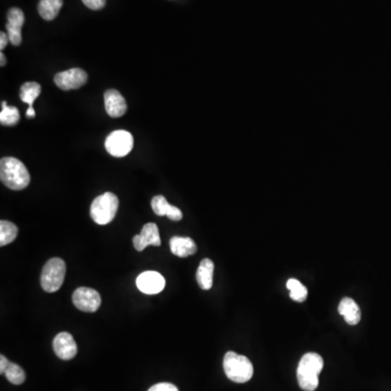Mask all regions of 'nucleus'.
<instances>
[{
	"mask_svg": "<svg viewBox=\"0 0 391 391\" xmlns=\"http://www.w3.org/2000/svg\"><path fill=\"white\" fill-rule=\"evenodd\" d=\"M0 180L12 191H22L31 182V175L26 165L17 158L6 157L0 161Z\"/></svg>",
	"mask_w": 391,
	"mask_h": 391,
	"instance_id": "obj_1",
	"label": "nucleus"
},
{
	"mask_svg": "<svg viewBox=\"0 0 391 391\" xmlns=\"http://www.w3.org/2000/svg\"><path fill=\"white\" fill-rule=\"evenodd\" d=\"M324 361L318 353H305L297 368V379L300 388L314 391L318 386V375L322 372Z\"/></svg>",
	"mask_w": 391,
	"mask_h": 391,
	"instance_id": "obj_2",
	"label": "nucleus"
},
{
	"mask_svg": "<svg viewBox=\"0 0 391 391\" xmlns=\"http://www.w3.org/2000/svg\"><path fill=\"white\" fill-rule=\"evenodd\" d=\"M223 368L227 379L234 383H247L254 375V365L251 361L233 351H229L224 356Z\"/></svg>",
	"mask_w": 391,
	"mask_h": 391,
	"instance_id": "obj_3",
	"label": "nucleus"
},
{
	"mask_svg": "<svg viewBox=\"0 0 391 391\" xmlns=\"http://www.w3.org/2000/svg\"><path fill=\"white\" fill-rule=\"evenodd\" d=\"M119 209V199L113 193H104L98 196L90 206V216L95 223L99 225L109 224L115 219Z\"/></svg>",
	"mask_w": 391,
	"mask_h": 391,
	"instance_id": "obj_4",
	"label": "nucleus"
},
{
	"mask_svg": "<svg viewBox=\"0 0 391 391\" xmlns=\"http://www.w3.org/2000/svg\"><path fill=\"white\" fill-rule=\"evenodd\" d=\"M66 267L64 260L53 258L44 265L41 272V287L47 292H56L61 288L66 277Z\"/></svg>",
	"mask_w": 391,
	"mask_h": 391,
	"instance_id": "obj_5",
	"label": "nucleus"
},
{
	"mask_svg": "<svg viewBox=\"0 0 391 391\" xmlns=\"http://www.w3.org/2000/svg\"><path fill=\"white\" fill-rule=\"evenodd\" d=\"M133 147H134V138L127 131H115L106 140V149L113 157H125L132 151Z\"/></svg>",
	"mask_w": 391,
	"mask_h": 391,
	"instance_id": "obj_6",
	"label": "nucleus"
},
{
	"mask_svg": "<svg viewBox=\"0 0 391 391\" xmlns=\"http://www.w3.org/2000/svg\"><path fill=\"white\" fill-rule=\"evenodd\" d=\"M74 305L83 312H96L102 305L99 292L93 288L79 287L72 296Z\"/></svg>",
	"mask_w": 391,
	"mask_h": 391,
	"instance_id": "obj_7",
	"label": "nucleus"
},
{
	"mask_svg": "<svg viewBox=\"0 0 391 391\" xmlns=\"http://www.w3.org/2000/svg\"><path fill=\"white\" fill-rule=\"evenodd\" d=\"M87 73L79 68L60 72L55 77V83L62 90H72V89L81 88L86 84Z\"/></svg>",
	"mask_w": 391,
	"mask_h": 391,
	"instance_id": "obj_8",
	"label": "nucleus"
},
{
	"mask_svg": "<svg viewBox=\"0 0 391 391\" xmlns=\"http://www.w3.org/2000/svg\"><path fill=\"white\" fill-rule=\"evenodd\" d=\"M138 289L146 295H157L165 287L164 277L155 271L142 273L136 280Z\"/></svg>",
	"mask_w": 391,
	"mask_h": 391,
	"instance_id": "obj_9",
	"label": "nucleus"
},
{
	"mask_svg": "<svg viewBox=\"0 0 391 391\" xmlns=\"http://www.w3.org/2000/svg\"><path fill=\"white\" fill-rule=\"evenodd\" d=\"M133 245L137 251L145 250L148 246L159 247L161 245L160 234L157 224L147 223L144 225L140 235H135Z\"/></svg>",
	"mask_w": 391,
	"mask_h": 391,
	"instance_id": "obj_10",
	"label": "nucleus"
},
{
	"mask_svg": "<svg viewBox=\"0 0 391 391\" xmlns=\"http://www.w3.org/2000/svg\"><path fill=\"white\" fill-rule=\"evenodd\" d=\"M54 351L61 360L69 361L77 356V345L71 334L62 332L54 339Z\"/></svg>",
	"mask_w": 391,
	"mask_h": 391,
	"instance_id": "obj_11",
	"label": "nucleus"
},
{
	"mask_svg": "<svg viewBox=\"0 0 391 391\" xmlns=\"http://www.w3.org/2000/svg\"><path fill=\"white\" fill-rule=\"evenodd\" d=\"M24 24L23 11L19 8H11L8 11V21H7V34H8L10 43L13 46H19L22 43V34L21 30Z\"/></svg>",
	"mask_w": 391,
	"mask_h": 391,
	"instance_id": "obj_12",
	"label": "nucleus"
},
{
	"mask_svg": "<svg viewBox=\"0 0 391 391\" xmlns=\"http://www.w3.org/2000/svg\"><path fill=\"white\" fill-rule=\"evenodd\" d=\"M104 107L111 117H120L125 115L127 110L124 97L115 89H109L104 93Z\"/></svg>",
	"mask_w": 391,
	"mask_h": 391,
	"instance_id": "obj_13",
	"label": "nucleus"
},
{
	"mask_svg": "<svg viewBox=\"0 0 391 391\" xmlns=\"http://www.w3.org/2000/svg\"><path fill=\"white\" fill-rule=\"evenodd\" d=\"M151 208L157 216H168L172 221H180L183 219V213L178 207L169 204L163 196H155L151 200Z\"/></svg>",
	"mask_w": 391,
	"mask_h": 391,
	"instance_id": "obj_14",
	"label": "nucleus"
},
{
	"mask_svg": "<svg viewBox=\"0 0 391 391\" xmlns=\"http://www.w3.org/2000/svg\"><path fill=\"white\" fill-rule=\"evenodd\" d=\"M171 251L180 258H187L197 252V246L189 237H173L170 240Z\"/></svg>",
	"mask_w": 391,
	"mask_h": 391,
	"instance_id": "obj_15",
	"label": "nucleus"
},
{
	"mask_svg": "<svg viewBox=\"0 0 391 391\" xmlns=\"http://www.w3.org/2000/svg\"><path fill=\"white\" fill-rule=\"evenodd\" d=\"M338 311L343 315L349 325H356L361 320V311L359 305L351 298H343L339 303Z\"/></svg>",
	"mask_w": 391,
	"mask_h": 391,
	"instance_id": "obj_16",
	"label": "nucleus"
},
{
	"mask_svg": "<svg viewBox=\"0 0 391 391\" xmlns=\"http://www.w3.org/2000/svg\"><path fill=\"white\" fill-rule=\"evenodd\" d=\"M214 263L210 259H204L200 262L196 278L201 289H211L213 285Z\"/></svg>",
	"mask_w": 391,
	"mask_h": 391,
	"instance_id": "obj_17",
	"label": "nucleus"
},
{
	"mask_svg": "<svg viewBox=\"0 0 391 391\" xmlns=\"http://www.w3.org/2000/svg\"><path fill=\"white\" fill-rule=\"evenodd\" d=\"M62 5L64 0H41L39 3V15L44 20H54L58 17Z\"/></svg>",
	"mask_w": 391,
	"mask_h": 391,
	"instance_id": "obj_18",
	"label": "nucleus"
},
{
	"mask_svg": "<svg viewBox=\"0 0 391 391\" xmlns=\"http://www.w3.org/2000/svg\"><path fill=\"white\" fill-rule=\"evenodd\" d=\"M41 92V87L39 83L28 82V83H26L21 87V100L28 104L30 107H33L34 102L39 98Z\"/></svg>",
	"mask_w": 391,
	"mask_h": 391,
	"instance_id": "obj_19",
	"label": "nucleus"
},
{
	"mask_svg": "<svg viewBox=\"0 0 391 391\" xmlns=\"http://www.w3.org/2000/svg\"><path fill=\"white\" fill-rule=\"evenodd\" d=\"M18 227L8 221L0 222V246H7L18 236Z\"/></svg>",
	"mask_w": 391,
	"mask_h": 391,
	"instance_id": "obj_20",
	"label": "nucleus"
},
{
	"mask_svg": "<svg viewBox=\"0 0 391 391\" xmlns=\"http://www.w3.org/2000/svg\"><path fill=\"white\" fill-rule=\"evenodd\" d=\"M3 111L0 112V123L5 126H13L20 121V112L16 107H9L7 102H3Z\"/></svg>",
	"mask_w": 391,
	"mask_h": 391,
	"instance_id": "obj_21",
	"label": "nucleus"
},
{
	"mask_svg": "<svg viewBox=\"0 0 391 391\" xmlns=\"http://www.w3.org/2000/svg\"><path fill=\"white\" fill-rule=\"evenodd\" d=\"M287 288L290 292V298L296 303H303L307 298V289L295 278H290L287 282Z\"/></svg>",
	"mask_w": 391,
	"mask_h": 391,
	"instance_id": "obj_22",
	"label": "nucleus"
},
{
	"mask_svg": "<svg viewBox=\"0 0 391 391\" xmlns=\"http://www.w3.org/2000/svg\"><path fill=\"white\" fill-rule=\"evenodd\" d=\"M6 377L13 385H22L26 381V375L23 368H20L18 364L9 363L5 371Z\"/></svg>",
	"mask_w": 391,
	"mask_h": 391,
	"instance_id": "obj_23",
	"label": "nucleus"
},
{
	"mask_svg": "<svg viewBox=\"0 0 391 391\" xmlns=\"http://www.w3.org/2000/svg\"><path fill=\"white\" fill-rule=\"evenodd\" d=\"M87 8L92 10H100L106 6V0H82Z\"/></svg>",
	"mask_w": 391,
	"mask_h": 391,
	"instance_id": "obj_24",
	"label": "nucleus"
},
{
	"mask_svg": "<svg viewBox=\"0 0 391 391\" xmlns=\"http://www.w3.org/2000/svg\"><path fill=\"white\" fill-rule=\"evenodd\" d=\"M148 391H178V388L173 383H159L151 387Z\"/></svg>",
	"mask_w": 391,
	"mask_h": 391,
	"instance_id": "obj_25",
	"label": "nucleus"
},
{
	"mask_svg": "<svg viewBox=\"0 0 391 391\" xmlns=\"http://www.w3.org/2000/svg\"><path fill=\"white\" fill-rule=\"evenodd\" d=\"M9 41H10V39H9L8 34H6L3 33V32H1V33H0V49H1V50H3V49L6 48V46H7V44H8Z\"/></svg>",
	"mask_w": 391,
	"mask_h": 391,
	"instance_id": "obj_26",
	"label": "nucleus"
},
{
	"mask_svg": "<svg viewBox=\"0 0 391 391\" xmlns=\"http://www.w3.org/2000/svg\"><path fill=\"white\" fill-rule=\"evenodd\" d=\"M8 359L5 356H0V374H5L6 368L9 365Z\"/></svg>",
	"mask_w": 391,
	"mask_h": 391,
	"instance_id": "obj_27",
	"label": "nucleus"
},
{
	"mask_svg": "<svg viewBox=\"0 0 391 391\" xmlns=\"http://www.w3.org/2000/svg\"><path fill=\"white\" fill-rule=\"evenodd\" d=\"M26 117H35V110L33 109V107L28 108V112H26Z\"/></svg>",
	"mask_w": 391,
	"mask_h": 391,
	"instance_id": "obj_28",
	"label": "nucleus"
},
{
	"mask_svg": "<svg viewBox=\"0 0 391 391\" xmlns=\"http://www.w3.org/2000/svg\"><path fill=\"white\" fill-rule=\"evenodd\" d=\"M0 59H1V61H0V66H5V64H7V60H6V57L5 55H3V53H1V54H0Z\"/></svg>",
	"mask_w": 391,
	"mask_h": 391,
	"instance_id": "obj_29",
	"label": "nucleus"
}]
</instances>
